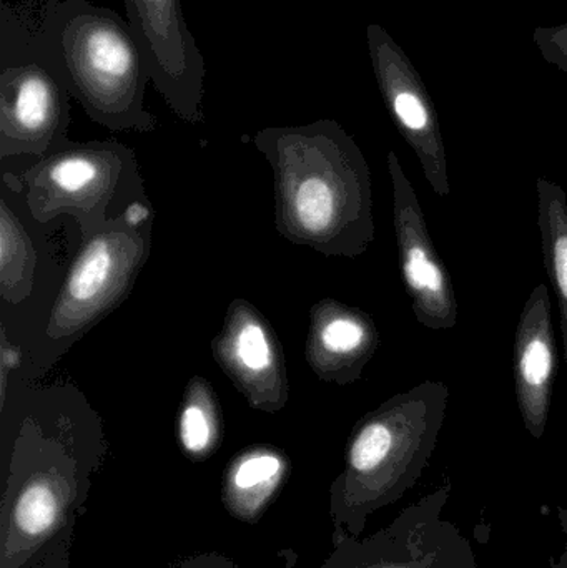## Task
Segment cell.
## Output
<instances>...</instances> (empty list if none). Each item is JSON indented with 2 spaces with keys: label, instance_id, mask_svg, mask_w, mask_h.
<instances>
[{
  "label": "cell",
  "instance_id": "1",
  "mask_svg": "<svg viewBox=\"0 0 567 568\" xmlns=\"http://www.w3.org/2000/svg\"><path fill=\"white\" fill-rule=\"evenodd\" d=\"M109 456L102 417L72 383H29L0 410V568H33L85 513Z\"/></svg>",
  "mask_w": 567,
  "mask_h": 568
},
{
  "label": "cell",
  "instance_id": "2",
  "mask_svg": "<svg viewBox=\"0 0 567 568\" xmlns=\"http://www.w3.org/2000/svg\"><path fill=\"white\" fill-rule=\"evenodd\" d=\"M253 145L273 170L275 229L328 258H360L375 242L373 186L362 149L336 120L266 126Z\"/></svg>",
  "mask_w": 567,
  "mask_h": 568
},
{
  "label": "cell",
  "instance_id": "3",
  "mask_svg": "<svg viewBox=\"0 0 567 568\" xmlns=\"http://www.w3.org/2000/svg\"><path fill=\"white\" fill-rule=\"evenodd\" d=\"M36 37L92 122L112 132L149 133L159 126L145 109L149 57L115 10L89 0H55L47 6Z\"/></svg>",
  "mask_w": 567,
  "mask_h": 568
},
{
  "label": "cell",
  "instance_id": "4",
  "mask_svg": "<svg viewBox=\"0 0 567 568\" xmlns=\"http://www.w3.org/2000/svg\"><path fill=\"white\" fill-rule=\"evenodd\" d=\"M448 399L445 383L425 381L389 397L355 424L345 467L330 487L333 534L358 539L373 514L416 486L435 453Z\"/></svg>",
  "mask_w": 567,
  "mask_h": 568
},
{
  "label": "cell",
  "instance_id": "5",
  "mask_svg": "<svg viewBox=\"0 0 567 568\" xmlns=\"http://www.w3.org/2000/svg\"><path fill=\"white\" fill-rule=\"evenodd\" d=\"M152 203H133L80 245L32 351V376L42 377L70 347L130 296L152 253Z\"/></svg>",
  "mask_w": 567,
  "mask_h": 568
},
{
  "label": "cell",
  "instance_id": "6",
  "mask_svg": "<svg viewBox=\"0 0 567 568\" xmlns=\"http://www.w3.org/2000/svg\"><path fill=\"white\" fill-rule=\"evenodd\" d=\"M2 182L22 193L36 222L49 223L62 215L75 220L82 242L133 203L149 199L135 150L117 140L69 142L19 175L3 173Z\"/></svg>",
  "mask_w": 567,
  "mask_h": 568
},
{
  "label": "cell",
  "instance_id": "7",
  "mask_svg": "<svg viewBox=\"0 0 567 568\" xmlns=\"http://www.w3.org/2000/svg\"><path fill=\"white\" fill-rule=\"evenodd\" d=\"M70 95L59 72L7 3L0 7V159H45L69 140Z\"/></svg>",
  "mask_w": 567,
  "mask_h": 568
},
{
  "label": "cell",
  "instance_id": "8",
  "mask_svg": "<svg viewBox=\"0 0 567 568\" xmlns=\"http://www.w3.org/2000/svg\"><path fill=\"white\" fill-rule=\"evenodd\" d=\"M452 489L446 480L365 539L333 534L332 554L318 568H479L472 542L443 517Z\"/></svg>",
  "mask_w": 567,
  "mask_h": 568
},
{
  "label": "cell",
  "instance_id": "9",
  "mask_svg": "<svg viewBox=\"0 0 567 568\" xmlns=\"http://www.w3.org/2000/svg\"><path fill=\"white\" fill-rule=\"evenodd\" d=\"M366 43L379 92L396 129L415 152L433 192L446 199L452 185L445 140L435 102L422 75L385 27L369 23Z\"/></svg>",
  "mask_w": 567,
  "mask_h": 568
},
{
  "label": "cell",
  "instance_id": "10",
  "mask_svg": "<svg viewBox=\"0 0 567 568\" xmlns=\"http://www.w3.org/2000/svg\"><path fill=\"white\" fill-rule=\"evenodd\" d=\"M156 92L183 122H203L205 59L183 17L182 0H123Z\"/></svg>",
  "mask_w": 567,
  "mask_h": 568
},
{
  "label": "cell",
  "instance_id": "11",
  "mask_svg": "<svg viewBox=\"0 0 567 568\" xmlns=\"http://www.w3.org/2000/svg\"><path fill=\"white\" fill-rule=\"evenodd\" d=\"M393 189V226L398 246L399 272L413 313L422 326L453 329L458 324V301L448 268L443 265L426 225L422 203L406 176L398 155L388 153Z\"/></svg>",
  "mask_w": 567,
  "mask_h": 568
},
{
  "label": "cell",
  "instance_id": "12",
  "mask_svg": "<svg viewBox=\"0 0 567 568\" xmlns=\"http://www.w3.org/2000/svg\"><path fill=\"white\" fill-rule=\"evenodd\" d=\"M216 364L252 409L275 414L290 400L285 353L259 307L235 297L226 307L222 329L213 336Z\"/></svg>",
  "mask_w": 567,
  "mask_h": 568
},
{
  "label": "cell",
  "instance_id": "13",
  "mask_svg": "<svg viewBox=\"0 0 567 568\" xmlns=\"http://www.w3.org/2000/svg\"><path fill=\"white\" fill-rule=\"evenodd\" d=\"M558 369L553 307L548 286L539 283L529 294L513 347L516 400L526 430L535 439L545 436Z\"/></svg>",
  "mask_w": 567,
  "mask_h": 568
},
{
  "label": "cell",
  "instance_id": "14",
  "mask_svg": "<svg viewBox=\"0 0 567 568\" xmlns=\"http://www.w3.org/2000/svg\"><path fill=\"white\" fill-rule=\"evenodd\" d=\"M379 344L375 321L360 307L325 297L310 310L305 357L323 383L350 386L362 379Z\"/></svg>",
  "mask_w": 567,
  "mask_h": 568
},
{
  "label": "cell",
  "instance_id": "15",
  "mask_svg": "<svg viewBox=\"0 0 567 568\" xmlns=\"http://www.w3.org/2000/svg\"><path fill=\"white\" fill-rule=\"evenodd\" d=\"M288 470L285 453L276 447H249L236 454L223 474L225 509L242 523H259L282 489Z\"/></svg>",
  "mask_w": 567,
  "mask_h": 568
},
{
  "label": "cell",
  "instance_id": "16",
  "mask_svg": "<svg viewBox=\"0 0 567 568\" xmlns=\"http://www.w3.org/2000/svg\"><path fill=\"white\" fill-rule=\"evenodd\" d=\"M538 225L543 262L558 297L567 366V195L558 183L538 179Z\"/></svg>",
  "mask_w": 567,
  "mask_h": 568
},
{
  "label": "cell",
  "instance_id": "17",
  "mask_svg": "<svg viewBox=\"0 0 567 568\" xmlns=\"http://www.w3.org/2000/svg\"><path fill=\"white\" fill-rule=\"evenodd\" d=\"M183 454L195 463L209 459L223 439V414L215 387L203 376L186 383L176 420Z\"/></svg>",
  "mask_w": 567,
  "mask_h": 568
},
{
  "label": "cell",
  "instance_id": "18",
  "mask_svg": "<svg viewBox=\"0 0 567 568\" xmlns=\"http://www.w3.org/2000/svg\"><path fill=\"white\" fill-rule=\"evenodd\" d=\"M37 252L29 233L6 199L0 200V297L3 303H23L36 280Z\"/></svg>",
  "mask_w": 567,
  "mask_h": 568
},
{
  "label": "cell",
  "instance_id": "19",
  "mask_svg": "<svg viewBox=\"0 0 567 568\" xmlns=\"http://www.w3.org/2000/svg\"><path fill=\"white\" fill-rule=\"evenodd\" d=\"M533 42L549 65L567 73V22L561 26L536 27Z\"/></svg>",
  "mask_w": 567,
  "mask_h": 568
},
{
  "label": "cell",
  "instance_id": "20",
  "mask_svg": "<svg viewBox=\"0 0 567 568\" xmlns=\"http://www.w3.org/2000/svg\"><path fill=\"white\" fill-rule=\"evenodd\" d=\"M22 366V349L9 339L6 326H0V410L6 406L10 377Z\"/></svg>",
  "mask_w": 567,
  "mask_h": 568
},
{
  "label": "cell",
  "instance_id": "21",
  "mask_svg": "<svg viewBox=\"0 0 567 568\" xmlns=\"http://www.w3.org/2000/svg\"><path fill=\"white\" fill-rule=\"evenodd\" d=\"M172 568H240L235 560L219 552H200L179 557L170 564Z\"/></svg>",
  "mask_w": 567,
  "mask_h": 568
},
{
  "label": "cell",
  "instance_id": "22",
  "mask_svg": "<svg viewBox=\"0 0 567 568\" xmlns=\"http://www.w3.org/2000/svg\"><path fill=\"white\" fill-rule=\"evenodd\" d=\"M75 529H69L45 554L42 560L33 568H70V549H72Z\"/></svg>",
  "mask_w": 567,
  "mask_h": 568
},
{
  "label": "cell",
  "instance_id": "23",
  "mask_svg": "<svg viewBox=\"0 0 567 568\" xmlns=\"http://www.w3.org/2000/svg\"><path fill=\"white\" fill-rule=\"evenodd\" d=\"M556 513H558V520L561 524L563 534H565L566 542L565 549H563L561 556L556 557V559H549V564H551V568H567V507L558 506L556 507Z\"/></svg>",
  "mask_w": 567,
  "mask_h": 568
}]
</instances>
